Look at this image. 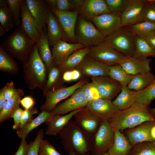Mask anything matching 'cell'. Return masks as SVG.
I'll list each match as a JSON object with an SVG mask.
<instances>
[{
  "label": "cell",
  "instance_id": "obj_1",
  "mask_svg": "<svg viewBox=\"0 0 155 155\" xmlns=\"http://www.w3.org/2000/svg\"><path fill=\"white\" fill-rule=\"evenodd\" d=\"M58 135L64 150L68 154L73 152L78 155H85L91 150V136L74 120H71Z\"/></svg>",
  "mask_w": 155,
  "mask_h": 155
},
{
  "label": "cell",
  "instance_id": "obj_2",
  "mask_svg": "<svg viewBox=\"0 0 155 155\" xmlns=\"http://www.w3.org/2000/svg\"><path fill=\"white\" fill-rule=\"evenodd\" d=\"M155 120V116L151 113L148 106L135 102L129 108L120 111L108 121L114 130H123Z\"/></svg>",
  "mask_w": 155,
  "mask_h": 155
},
{
  "label": "cell",
  "instance_id": "obj_3",
  "mask_svg": "<svg viewBox=\"0 0 155 155\" xmlns=\"http://www.w3.org/2000/svg\"><path fill=\"white\" fill-rule=\"evenodd\" d=\"M36 44L20 26L0 45L11 57L18 59L25 64L28 62Z\"/></svg>",
  "mask_w": 155,
  "mask_h": 155
},
{
  "label": "cell",
  "instance_id": "obj_4",
  "mask_svg": "<svg viewBox=\"0 0 155 155\" xmlns=\"http://www.w3.org/2000/svg\"><path fill=\"white\" fill-rule=\"evenodd\" d=\"M25 80L30 89L42 88L46 78V66L40 58L35 45L27 63L23 64Z\"/></svg>",
  "mask_w": 155,
  "mask_h": 155
},
{
  "label": "cell",
  "instance_id": "obj_5",
  "mask_svg": "<svg viewBox=\"0 0 155 155\" xmlns=\"http://www.w3.org/2000/svg\"><path fill=\"white\" fill-rule=\"evenodd\" d=\"M135 38L127 26H123L105 37L104 41L125 56L131 57L135 51Z\"/></svg>",
  "mask_w": 155,
  "mask_h": 155
},
{
  "label": "cell",
  "instance_id": "obj_6",
  "mask_svg": "<svg viewBox=\"0 0 155 155\" xmlns=\"http://www.w3.org/2000/svg\"><path fill=\"white\" fill-rule=\"evenodd\" d=\"M92 155H100L108 152L114 140V130L108 120H101L99 127L91 136Z\"/></svg>",
  "mask_w": 155,
  "mask_h": 155
},
{
  "label": "cell",
  "instance_id": "obj_7",
  "mask_svg": "<svg viewBox=\"0 0 155 155\" xmlns=\"http://www.w3.org/2000/svg\"><path fill=\"white\" fill-rule=\"evenodd\" d=\"M76 41L85 46L96 45L104 41L105 37L92 23L80 16L75 34Z\"/></svg>",
  "mask_w": 155,
  "mask_h": 155
},
{
  "label": "cell",
  "instance_id": "obj_8",
  "mask_svg": "<svg viewBox=\"0 0 155 155\" xmlns=\"http://www.w3.org/2000/svg\"><path fill=\"white\" fill-rule=\"evenodd\" d=\"M88 55L110 66L120 64L130 58L119 52L104 41L90 47Z\"/></svg>",
  "mask_w": 155,
  "mask_h": 155
},
{
  "label": "cell",
  "instance_id": "obj_9",
  "mask_svg": "<svg viewBox=\"0 0 155 155\" xmlns=\"http://www.w3.org/2000/svg\"><path fill=\"white\" fill-rule=\"evenodd\" d=\"M88 82L87 78H83L69 87H62L44 92L46 101L40 106L41 111L51 112L60 102L70 96L78 89Z\"/></svg>",
  "mask_w": 155,
  "mask_h": 155
},
{
  "label": "cell",
  "instance_id": "obj_10",
  "mask_svg": "<svg viewBox=\"0 0 155 155\" xmlns=\"http://www.w3.org/2000/svg\"><path fill=\"white\" fill-rule=\"evenodd\" d=\"M84 85L78 89L69 98L57 104L51 112L52 115H63L86 106L88 102L84 94Z\"/></svg>",
  "mask_w": 155,
  "mask_h": 155
},
{
  "label": "cell",
  "instance_id": "obj_11",
  "mask_svg": "<svg viewBox=\"0 0 155 155\" xmlns=\"http://www.w3.org/2000/svg\"><path fill=\"white\" fill-rule=\"evenodd\" d=\"M110 66L98 61L88 55L76 69L81 73L84 78L109 76Z\"/></svg>",
  "mask_w": 155,
  "mask_h": 155
},
{
  "label": "cell",
  "instance_id": "obj_12",
  "mask_svg": "<svg viewBox=\"0 0 155 155\" xmlns=\"http://www.w3.org/2000/svg\"><path fill=\"white\" fill-rule=\"evenodd\" d=\"M28 9L34 18L40 33L47 34L46 21L50 10L46 0H25Z\"/></svg>",
  "mask_w": 155,
  "mask_h": 155
},
{
  "label": "cell",
  "instance_id": "obj_13",
  "mask_svg": "<svg viewBox=\"0 0 155 155\" xmlns=\"http://www.w3.org/2000/svg\"><path fill=\"white\" fill-rule=\"evenodd\" d=\"M57 17L62 29L69 41H76L75 33L76 23L79 13L77 10L63 12L54 8L49 7Z\"/></svg>",
  "mask_w": 155,
  "mask_h": 155
},
{
  "label": "cell",
  "instance_id": "obj_14",
  "mask_svg": "<svg viewBox=\"0 0 155 155\" xmlns=\"http://www.w3.org/2000/svg\"><path fill=\"white\" fill-rule=\"evenodd\" d=\"M146 0H129L121 16V27L128 26L144 21L143 10Z\"/></svg>",
  "mask_w": 155,
  "mask_h": 155
},
{
  "label": "cell",
  "instance_id": "obj_15",
  "mask_svg": "<svg viewBox=\"0 0 155 155\" xmlns=\"http://www.w3.org/2000/svg\"><path fill=\"white\" fill-rule=\"evenodd\" d=\"M92 82L97 87L102 98L112 100L121 91V85L109 76L91 78Z\"/></svg>",
  "mask_w": 155,
  "mask_h": 155
},
{
  "label": "cell",
  "instance_id": "obj_16",
  "mask_svg": "<svg viewBox=\"0 0 155 155\" xmlns=\"http://www.w3.org/2000/svg\"><path fill=\"white\" fill-rule=\"evenodd\" d=\"M73 117L78 125L90 136L96 131L101 121L86 106L80 109Z\"/></svg>",
  "mask_w": 155,
  "mask_h": 155
},
{
  "label": "cell",
  "instance_id": "obj_17",
  "mask_svg": "<svg viewBox=\"0 0 155 155\" xmlns=\"http://www.w3.org/2000/svg\"><path fill=\"white\" fill-rule=\"evenodd\" d=\"M86 106L101 120H108L120 111L112 100L104 98H101L88 102Z\"/></svg>",
  "mask_w": 155,
  "mask_h": 155
},
{
  "label": "cell",
  "instance_id": "obj_18",
  "mask_svg": "<svg viewBox=\"0 0 155 155\" xmlns=\"http://www.w3.org/2000/svg\"><path fill=\"white\" fill-rule=\"evenodd\" d=\"M92 21L105 37L121 27V16L111 13L96 17Z\"/></svg>",
  "mask_w": 155,
  "mask_h": 155
},
{
  "label": "cell",
  "instance_id": "obj_19",
  "mask_svg": "<svg viewBox=\"0 0 155 155\" xmlns=\"http://www.w3.org/2000/svg\"><path fill=\"white\" fill-rule=\"evenodd\" d=\"M77 10L81 16L91 20L96 17L111 13L105 0H83Z\"/></svg>",
  "mask_w": 155,
  "mask_h": 155
},
{
  "label": "cell",
  "instance_id": "obj_20",
  "mask_svg": "<svg viewBox=\"0 0 155 155\" xmlns=\"http://www.w3.org/2000/svg\"><path fill=\"white\" fill-rule=\"evenodd\" d=\"M20 26L27 35L37 44L42 34L39 31L34 18L28 8L25 0H22V2Z\"/></svg>",
  "mask_w": 155,
  "mask_h": 155
},
{
  "label": "cell",
  "instance_id": "obj_21",
  "mask_svg": "<svg viewBox=\"0 0 155 155\" xmlns=\"http://www.w3.org/2000/svg\"><path fill=\"white\" fill-rule=\"evenodd\" d=\"M85 47L78 43H71L64 41L58 42L52 46L51 50L54 65L62 63L75 51Z\"/></svg>",
  "mask_w": 155,
  "mask_h": 155
},
{
  "label": "cell",
  "instance_id": "obj_22",
  "mask_svg": "<svg viewBox=\"0 0 155 155\" xmlns=\"http://www.w3.org/2000/svg\"><path fill=\"white\" fill-rule=\"evenodd\" d=\"M155 125V120L145 122L127 133V139L133 146L144 142H155L151 134L152 127Z\"/></svg>",
  "mask_w": 155,
  "mask_h": 155
},
{
  "label": "cell",
  "instance_id": "obj_23",
  "mask_svg": "<svg viewBox=\"0 0 155 155\" xmlns=\"http://www.w3.org/2000/svg\"><path fill=\"white\" fill-rule=\"evenodd\" d=\"M80 109L66 115H52L45 122L47 127L44 134L46 135L54 136L58 134Z\"/></svg>",
  "mask_w": 155,
  "mask_h": 155
},
{
  "label": "cell",
  "instance_id": "obj_24",
  "mask_svg": "<svg viewBox=\"0 0 155 155\" xmlns=\"http://www.w3.org/2000/svg\"><path fill=\"white\" fill-rule=\"evenodd\" d=\"M47 34L50 46L61 41H69L55 14L50 10L46 21Z\"/></svg>",
  "mask_w": 155,
  "mask_h": 155
},
{
  "label": "cell",
  "instance_id": "obj_25",
  "mask_svg": "<svg viewBox=\"0 0 155 155\" xmlns=\"http://www.w3.org/2000/svg\"><path fill=\"white\" fill-rule=\"evenodd\" d=\"M151 61L147 58L133 57L119 64L128 73L134 75L150 72V64Z\"/></svg>",
  "mask_w": 155,
  "mask_h": 155
},
{
  "label": "cell",
  "instance_id": "obj_26",
  "mask_svg": "<svg viewBox=\"0 0 155 155\" xmlns=\"http://www.w3.org/2000/svg\"><path fill=\"white\" fill-rule=\"evenodd\" d=\"M142 90H131L127 86L122 85L121 92L113 102L120 111L126 109L136 102Z\"/></svg>",
  "mask_w": 155,
  "mask_h": 155
},
{
  "label": "cell",
  "instance_id": "obj_27",
  "mask_svg": "<svg viewBox=\"0 0 155 155\" xmlns=\"http://www.w3.org/2000/svg\"><path fill=\"white\" fill-rule=\"evenodd\" d=\"M114 140L108 152L110 155H129L133 146L118 129L114 130Z\"/></svg>",
  "mask_w": 155,
  "mask_h": 155
},
{
  "label": "cell",
  "instance_id": "obj_28",
  "mask_svg": "<svg viewBox=\"0 0 155 155\" xmlns=\"http://www.w3.org/2000/svg\"><path fill=\"white\" fill-rule=\"evenodd\" d=\"M90 47L86 46L78 49L72 53L66 60L55 66L61 73L75 69L88 55Z\"/></svg>",
  "mask_w": 155,
  "mask_h": 155
},
{
  "label": "cell",
  "instance_id": "obj_29",
  "mask_svg": "<svg viewBox=\"0 0 155 155\" xmlns=\"http://www.w3.org/2000/svg\"><path fill=\"white\" fill-rule=\"evenodd\" d=\"M51 115V112L41 111L36 118L29 120L22 127L16 130L18 136L22 140H26L31 131L45 122Z\"/></svg>",
  "mask_w": 155,
  "mask_h": 155
},
{
  "label": "cell",
  "instance_id": "obj_30",
  "mask_svg": "<svg viewBox=\"0 0 155 155\" xmlns=\"http://www.w3.org/2000/svg\"><path fill=\"white\" fill-rule=\"evenodd\" d=\"M24 95L21 89H17L15 95L7 101L2 110L0 112V122H4L11 117L14 112L20 108L21 98Z\"/></svg>",
  "mask_w": 155,
  "mask_h": 155
},
{
  "label": "cell",
  "instance_id": "obj_31",
  "mask_svg": "<svg viewBox=\"0 0 155 155\" xmlns=\"http://www.w3.org/2000/svg\"><path fill=\"white\" fill-rule=\"evenodd\" d=\"M155 82V75L151 72L133 75L127 85L130 90L136 91L142 90Z\"/></svg>",
  "mask_w": 155,
  "mask_h": 155
},
{
  "label": "cell",
  "instance_id": "obj_32",
  "mask_svg": "<svg viewBox=\"0 0 155 155\" xmlns=\"http://www.w3.org/2000/svg\"><path fill=\"white\" fill-rule=\"evenodd\" d=\"M36 44L39 54L46 66L47 73H49L50 69L54 65L47 34L42 33Z\"/></svg>",
  "mask_w": 155,
  "mask_h": 155
},
{
  "label": "cell",
  "instance_id": "obj_33",
  "mask_svg": "<svg viewBox=\"0 0 155 155\" xmlns=\"http://www.w3.org/2000/svg\"><path fill=\"white\" fill-rule=\"evenodd\" d=\"M149 56L155 57V50L151 47L145 38L135 36V51L133 57L146 58Z\"/></svg>",
  "mask_w": 155,
  "mask_h": 155
},
{
  "label": "cell",
  "instance_id": "obj_34",
  "mask_svg": "<svg viewBox=\"0 0 155 155\" xmlns=\"http://www.w3.org/2000/svg\"><path fill=\"white\" fill-rule=\"evenodd\" d=\"M49 7L63 12L77 10L83 0H46Z\"/></svg>",
  "mask_w": 155,
  "mask_h": 155
},
{
  "label": "cell",
  "instance_id": "obj_35",
  "mask_svg": "<svg viewBox=\"0 0 155 155\" xmlns=\"http://www.w3.org/2000/svg\"><path fill=\"white\" fill-rule=\"evenodd\" d=\"M109 73L110 77L121 85L127 86L133 76L128 73L119 64L110 66Z\"/></svg>",
  "mask_w": 155,
  "mask_h": 155
},
{
  "label": "cell",
  "instance_id": "obj_36",
  "mask_svg": "<svg viewBox=\"0 0 155 155\" xmlns=\"http://www.w3.org/2000/svg\"><path fill=\"white\" fill-rule=\"evenodd\" d=\"M127 27L135 36L145 38L151 32L155 30V23L144 21Z\"/></svg>",
  "mask_w": 155,
  "mask_h": 155
},
{
  "label": "cell",
  "instance_id": "obj_37",
  "mask_svg": "<svg viewBox=\"0 0 155 155\" xmlns=\"http://www.w3.org/2000/svg\"><path fill=\"white\" fill-rule=\"evenodd\" d=\"M0 45V69L9 73H16L18 70L17 63Z\"/></svg>",
  "mask_w": 155,
  "mask_h": 155
},
{
  "label": "cell",
  "instance_id": "obj_38",
  "mask_svg": "<svg viewBox=\"0 0 155 155\" xmlns=\"http://www.w3.org/2000/svg\"><path fill=\"white\" fill-rule=\"evenodd\" d=\"M62 74L59 69L56 66H54L49 72L48 78L45 86L44 92L52 90L53 88H57L60 83L63 82L62 79Z\"/></svg>",
  "mask_w": 155,
  "mask_h": 155
},
{
  "label": "cell",
  "instance_id": "obj_39",
  "mask_svg": "<svg viewBox=\"0 0 155 155\" xmlns=\"http://www.w3.org/2000/svg\"><path fill=\"white\" fill-rule=\"evenodd\" d=\"M0 22L6 32L11 30L15 25L12 13L7 6L0 7Z\"/></svg>",
  "mask_w": 155,
  "mask_h": 155
},
{
  "label": "cell",
  "instance_id": "obj_40",
  "mask_svg": "<svg viewBox=\"0 0 155 155\" xmlns=\"http://www.w3.org/2000/svg\"><path fill=\"white\" fill-rule=\"evenodd\" d=\"M155 98V82L142 90L135 102L147 106Z\"/></svg>",
  "mask_w": 155,
  "mask_h": 155
},
{
  "label": "cell",
  "instance_id": "obj_41",
  "mask_svg": "<svg viewBox=\"0 0 155 155\" xmlns=\"http://www.w3.org/2000/svg\"><path fill=\"white\" fill-rule=\"evenodd\" d=\"M129 155H155V142H145L135 146Z\"/></svg>",
  "mask_w": 155,
  "mask_h": 155
},
{
  "label": "cell",
  "instance_id": "obj_42",
  "mask_svg": "<svg viewBox=\"0 0 155 155\" xmlns=\"http://www.w3.org/2000/svg\"><path fill=\"white\" fill-rule=\"evenodd\" d=\"M110 13L120 16L127 6L129 0H105Z\"/></svg>",
  "mask_w": 155,
  "mask_h": 155
},
{
  "label": "cell",
  "instance_id": "obj_43",
  "mask_svg": "<svg viewBox=\"0 0 155 155\" xmlns=\"http://www.w3.org/2000/svg\"><path fill=\"white\" fill-rule=\"evenodd\" d=\"M6 1L13 15L15 25L19 27L21 24L22 0H6Z\"/></svg>",
  "mask_w": 155,
  "mask_h": 155
},
{
  "label": "cell",
  "instance_id": "obj_44",
  "mask_svg": "<svg viewBox=\"0 0 155 155\" xmlns=\"http://www.w3.org/2000/svg\"><path fill=\"white\" fill-rule=\"evenodd\" d=\"M83 92L88 102L101 98L97 87L92 82L84 84Z\"/></svg>",
  "mask_w": 155,
  "mask_h": 155
},
{
  "label": "cell",
  "instance_id": "obj_45",
  "mask_svg": "<svg viewBox=\"0 0 155 155\" xmlns=\"http://www.w3.org/2000/svg\"><path fill=\"white\" fill-rule=\"evenodd\" d=\"M142 17L144 21L155 23V3L152 0H147Z\"/></svg>",
  "mask_w": 155,
  "mask_h": 155
},
{
  "label": "cell",
  "instance_id": "obj_46",
  "mask_svg": "<svg viewBox=\"0 0 155 155\" xmlns=\"http://www.w3.org/2000/svg\"><path fill=\"white\" fill-rule=\"evenodd\" d=\"M44 136V131L41 129L38 131L33 141H31L29 144L28 151L26 155H38L39 145Z\"/></svg>",
  "mask_w": 155,
  "mask_h": 155
},
{
  "label": "cell",
  "instance_id": "obj_47",
  "mask_svg": "<svg viewBox=\"0 0 155 155\" xmlns=\"http://www.w3.org/2000/svg\"><path fill=\"white\" fill-rule=\"evenodd\" d=\"M38 155H62L47 140L43 139L39 148Z\"/></svg>",
  "mask_w": 155,
  "mask_h": 155
},
{
  "label": "cell",
  "instance_id": "obj_48",
  "mask_svg": "<svg viewBox=\"0 0 155 155\" xmlns=\"http://www.w3.org/2000/svg\"><path fill=\"white\" fill-rule=\"evenodd\" d=\"M38 112L37 109L34 107L28 109L24 110L21 121L18 129L22 127L29 120L32 119L33 115Z\"/></svg>",
  "mask_w": 155,
  "mask_h": 155
},
{
  "label": "cell",
  "instance_id": "obj_49",
  "mask_svg": "<svg viewBox=\"0 0 155 155\" xmlns=\"http://www.w3.org/2000/svg\"><path fill=\"white\" fill-rule=\"evenodd\" d=\"M3 88L4 90L5 96L7 100L11 98L17 90L14 86L13 82L7 83Z\"/></svg>",
  "mask_w": 155,
  "mask_h": 155
},
{
  "label": "cell",
  "instance_id": "obj_50",
  "mask_svg": "<svg viewBox=\"0 0 155 155\" xmlns=\"http://www.w3.org/2000/svg\"><path fill=\"white\" fill-rule=\"evenodd\" d=\"M23 111L22 108H19L16 111L13 115L11 117L14 121L13 129L16 130L18 129L21 121Z\"/></svg>",
  "mask_w": 155,
  "mask_h": 155
},
{
  "label": "cell",
  "instance_id": "obj_51",
  "mask_svg": "<svg viewBox=\"0 0 155 155\" xmlns=\"http://www.w3.org/2000/svg\"><path fill=\"white\" fill-rule=\"evenodd\" d=\"M35 103L34 98L30 96H26L20 101L21 105L25 109H28L33 107Z\"/></svg>",
  "mask_w": 155,
  "mask_h": 155
},
{
  "label": "cell",
  "instance_id": "obj_52",
  "mask_svg": "<svg viewBox=\"0 0 155 155\" xmlns=\"http://www.w3.org/2000/svg\"><path fill=\"white\" fill-rule=\"evenodd\" d=\"M29 145L26 140H22L16 152L12 155H26L28 151Z\"/></svg>",
  "mask_w": 155,
  "mask_h": 155
},
{
  "label": "cell",
  "instance_id": "obj_53",
  "mask_svg": "<svg viewBox=\"0 0 155 155\" xmlns=\"http://www.w3.org/2000/svg\"><path fill=\"white\" fill-rule=\"evenodd\" d=\"M145 39L151 47L155 50V30L151 32Z\"/></svg>",
  "mask_w": 155,
  "mask_h": 155
},
{
  "label": "cell",
  "instance_id": "obj_54",
  "mask_svg": "<svg viewBox=\"0 0 155 155\" xmlns=\"http://www.w3.org/2000/svg\"><path fill=\"white\" fill-rule=\"evenodd\" d=\"M5 94V92L3 88L1 89L0 91V112L3 109L7 102Z\"/></svg>",
  "mask_w": 155,
  "mask_h": 155
},
{
  "label": "cell",
  "instance_id": "obj_55",
  "mask_svg": "<svg viewBox=\"0 0 155 155\" xmlns=\"http://www.w3.org/2000/svg\"><path fill=\"white\" fill-rule=\"evenodd\" d=\"M72 76L71 70L67 71L62 74V80L63 82H68L72 81Z\"/></svg>",
  "mask_w": 155,
  "mask_h": 155
},
{
  "label": "cell",
  "instance_id": "obj_56",
  "mask_svg": "<svg viewBox=\"0 0 155 155\" xmlns=\"http://www.w3.org/2000/svg\"><path fill=\"white\" fill-rule=\"evenodd\" d=\"M72 74V81H75L80 79L82 75L80 72L76 69L71 70Z\"/></svg>",
  "mask_w": 155,
  "mask_h": 155
},
{
  "label": "cell",
  "instance_id": "obj_57",
  "mask_svg": "<svg viewBox=\"0 0 155 155\" xmlns=\"http://www.w3.org/2000/svg\"><path fill=\"white\" fill-rule=\"evenodd\" d=\"M6 32V30L0 24V36H3L5 34Z\"/></svg>",
  "mask_w": 155,
  "mask_h": 155
},
{
  "label": "cell",
  "instance_id": "obj_58",
  "mask_svg": "<svg viewBox=\"0 0 155 155\" xmlns=\"http://www.w3.org/2000/svg\"><path fill=\"white\" fill-rule=\"evenodd\" d=\"M151 134L152 138L155 140V125L152 127L151 129Z\"/></svg>",
  "mask_w": 155,
  "mask_h": 155
},
{
  "label": "cell",
  "instance_id": "obj_59",
  "mask_svg": "<svg viewBox=\"0 0 155 155\" xmlns=\"http://www.w3.org/2000/svg\"><path fill=\"white\" fill-rule=\"evenodd\" d=\"M7 4L6 0H0V7L7 6Z\"/></svg>",
  "mask_w": 155,
  "mask_h": 155
},
{
  "label": "cell",
  "instance_id": "obj_60",
  "mask_svg": "<svg viewBox=\"0 0 155 155\" xmlns=\"http://www.w3.org/2000/svg\"><path fill=\"white\" fill-rule=\"evenodd\" d=\"M150 110L151 113L155 116V108L150 109Z\"/></svg>",
  "mask_w": 155,
  "mask_h": 155
},
{
  "label": "cell",
  "instance_id": "obj_61",
  "mask_svg": "<svg viewBox=\"0 0 155 155\" xmlns=\"http://www.w3.org/2000/svg\"><path fill=\"white\" fill-rule=\"evenodd\" d=\"M85 155H91L90 154H89L88 152L86 153L85 154ZM110 155L108 152H107V153H106L105 154H101V155Z\"/></svg>",
  "mask_w": 155,
  "mask_h": 155
},
{
  "label": "cell",
  "instance_id": "obj_62",
  "mask_svg": "<svg viewBox=\"0 0 155 155\" xmlns=\"http://www.w3.org/2000/svg\"><path fill=\"white\" fill-rule=\"evenodd\" d=\"M68 155H78L74 152H70L68 154Z\"/></svg>",
  "mask_w": 155,
  "mask_h": 155
},
{
  "label": "cell",
  "instance_id": "obj_63",
  "mask_svg": "<svg viewBox=\"0 0 155 155\" xmlns=\"http://www.w3.org/2000/svg\"><path fill=\"white\" fill-rule=\"evenodd\" d=\"M155 3V0H152Z\"/></svg>",
  "mask_w": 155,
  "mask_h": 155
}]
</instances>
